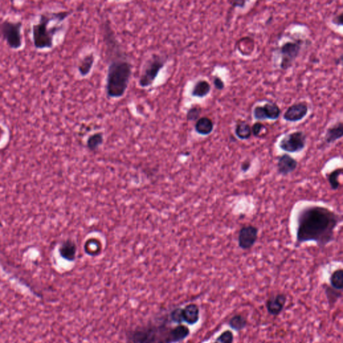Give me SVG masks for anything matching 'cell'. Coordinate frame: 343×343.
Returning <instances> with one entry per match:
<instances>
[{"label":"cell","instance_id":"obj_3","mask_svg":"<svg viewBox=\"0 0 343 343\" xmlns=\"http://www.w3.org/2000/svg\"><path fill=\"white\" fill-rule=\"evenodd\" d=\"M72 11L45 12L41 14L39 22L32 26V41L38 50L51 49L54 38L62 28L60 23L65 20Z\"/></svg>","mask_w":343,"mask_h":343},{"label":"cell","instance_id":"obj_32","mask_svg":"<svg viewBox=\"0 0 343 343\" xmlns=\"http://www.w3.org/2000/svg\"><path fill=\"white\" fill-rule=\"evenodd\" d=\"M246 1H234L232 2V6L234 8H244L245 5H246Z\"/></svg>","mask_w":343,"mask_h":343},{"label":"cell","instance_id":"obj_15","mask_svg":"<svg viewBox=\"0 0 343 343\" xmlns=\"http://www.w3.org/2000/svg\"><path fill=\"white\" fill-rule=\"evenodd\" d=\"M343 136V124L341 121L328 127L325 135L326 144H331L340 140Z\"/></svg>","mask_w":343,"mask_h":343},{"label":"cell","instance_id":"obj_22","mask_svg":"<svg viewBox=\"0 0 343 343\" xmlns=\"http://www.w3.org/2000/svg\"><path fill=\"white\" fill-rule=\"evenodd\" d=\"M229 327L235 331L240 332L244 330L248 326V321L246 317L242 315L238 314V315H234L231 319L229 320L228 323Z\"/></svg>","mask_w":343,"mask_h":343},{"label":"cell","instance_id":"obj_10","mask_svg":"<svg viewBox=\"0 0 343 343\" xmlns=\"http://www.w3.org/2000/svg\"><path fill=\"white\" fill-rule=\"evenodd\" d=\"M258 228L253 225L244 226L238 235V244L243 250H249L256 244L258 239Z\"/></svg>","mask_w":343,"mask_h":343},{"label":"cell","instance_id":"obj_30","mask_svg":"<svg viewBox=\"0 0 343 343\" xmlns=\"http://www.w3.org/2000/svg\"><path fill=\"white\" fill-rule=\"evenodd\" d=\"M251 166H252V163H251L250 160H245L244 162L242 163L241 165V171L243 173H246L249 170H250Z\"/></svg>","mask_w":343,"mask_h":343},{"label":"cell","instance_id":"obj_18","mask_svg":"<svg viewBox=\"0 0 343 343\" xmlns=\"http://www.w3.org/2000/svg\"><path fill=\"white\" fill-rule=\"evenodd\" d=\"M211 90V86L205 80H199L194 85L192 90V97L203 98L208 95Z\"/></svg>","mask_w":343,"mask_h":343},{"label":"cell","instance_id":"obj_13","mask_svg":"<svg viewBox=\"0 0 343 343\" xmlns=\"http://www.w3.org/2000/svg\"><path fill=\"white\" fill-rule=\"evenodd\" d=\"M286 302H287V296L283 293H280L267 299L265 302V308L269 315L273 317H278L283 311Z\"/></svg>","mask_w":343,"mask_h":343},{"label":"cell","instance_id":"obj_31","mask_svg":"<svg viewBox=\"0 0 343 343\" xmlns=\"http://www.w3.org/2000/svg\"><path fill=\"white\" fill-rule=\"evenodd\" d=\"M342 15H343L342 13H340V14H338V15L336 16L335 17H334L332 20V24L336 25V26H342Z\"/></svg>","mask_w":343,"mask_h":343},{"label":"cell","instance_id":"obj_20","mask_svg":"<svg viewBox=\"0 0 343 343\" xmlns=\"http://www.w3.org/2000/svg\"><path fill=\"white\" fill-rule=\"evenodd\" d=\"M235 132L239 139L248 140L252 136V127L246 121H242L236 125Z\"/></svg>","mask_w":343,"mask_h":343},{"label":"cell","instance_id":"obj_4","mask_svg":"<svg viewBox=\"0 0 343 343\" xmlns=\"http://www.w3.org/2000/svg\"><path fill=\"white\" fill-rule=\"evenodd\" d=\"M131 73V64L126 59L118 58L110 62L106 79V93L109 97L117 99L124 95Z\"/></svg>","mask_w":343,"mask_h":343},{"label":"cell","instance_id":"obj_21","mask_svg":"<svg viewBox=\"0 0 343 343\" xmlns=\"http://www.w3.org/2000/svg\"><path fill=\"white\" fill-rule=\"evenodd\" d=\"M343 173L342 168H336L333 171L326 175V179L332 190H337L339 189L341 183H340V177H341Z\"/></svg>","mask_w":343,"mask_h":343},{"label":"cell","instance_id":"obj_25","mask_svg":"<svg viewBox=\"0 0 343 343\" xmlns=\"http://www.w3.org/2000/svg\"><path fill=\"white\" fill-rule=\"evenodd\" d=\"M325 293L330 305L335 304L338 299L342 297V291L334 290L331 286L330 287V286H326Z\"/></svg>","mask_w":343,"mask_h":343},{"label":"cell","instance_id":"obj_23","mask_svg":"<svg viewBox=\"0 0 343 343\" xmlns=\"http://www.w3.org/2000/svg\"><path fill=\"white\" fill-rule=\"evenodd\" d=\"M330 286L338 291L343 290V269H338L332 273L330 277Z\"/></svg>","mask_w":343,"mask_h":343},{"label":"cell","instance_id":"obj_14","mask_svg":"<svg viewBox=\"0 0 343 343\" xmlns=\"http://www.w3.org/2000/svg\"><path fill=\"white\" fill-rule=\"evenodd\" d=\"M298 161L288 154H284L278 158L277 172L280 175L286 176L294 173L298 167Z\"/></svg>","mask_w":343,"mask_h":343},{"label":"cell","instance_id":"obj_29","mask_svg":"<svg viewBox=\"0 0 343 343\" xmlns=\"http://www.w3.org/2000/svg\"><path fill=\"white\" fill-rule=\"evenodd\" d=\"M213 84H214L215 87L217 90H219V91H221V90L224 89V88H225V83H224L222 79L217 76L215 77L214 80H213Z\"/></svg>","mask_w":343,"mask_h":343},{"label":"cell","instance_id":"obj_6","mask_svg":"<svg viewBox=\"0 0 343 343\" xmlns=\"http://www.w3.org/2000/svg\"><path fill=\"white\" fill-rule=\"evenodd\" d=\"M166 61V59L163 56L154 54L144 66L139 81L140 87L146 88L153 84L161 69L164 67Z\"/></svg>","mask_w":343,"mask_h":343},{"label":"cell","instance_id":"obj_26","mask_svg":"<svg viewBox=\"0 0 343 343\" xmlns=\"http://www.w3.org/2000/svg\"><path fill=\"white\" fill-rule=\"evenodd\" d=\"M233 332L230 330L223 331L213 343H233Z\"/></svg>","mask_w":343,"mask_h":343},{"label":"cell","instance_id":"obj_24","mask_svg":"<svg viewBox=\"0 0 343 343\" xmlns=\"http://www.w3.org/2000/svg\"><path fill=\"white\" fill-rule=\"evenodd\" d=\"M103 142L104 135L102 134V133H96L88 138L87 147L89 148V150L94 151V150H97L103 144Z\"/></svg>","mask_w":343,"mask_h":343},{"label":"cell","instance_id":"obj_19","mask_svg":"<svg viewBox=\"0 0 343 343\" xmlns=\"http://www.w3.org/2000/svg\"><path fill=\"white\" fill-rule=\"evenodd\" d=\"M94 62H95V56L92 53L87 54L81 60L78 66L79 72L81 76L85 77L89 74L93 68Z\"/></svg>","mask_w":343,"mask_h":343},{"label":"cell","instance_id":"obj_17","mask_svg":"<svg viewBox=\"0 0 343 343\" xmlns=\"http://www.w3.org/2000/svg\"><path fill=\"white\" fill-rule=\"evenodd\" d=\"M60 256L66 260L73 261L76 257L77 246L74 242L70 240L66 241L59 249Z\"/></svg>","mask_w":343,"mask_h":343},{"label":"cell","instance_id":"obj_16","mask_svg":"<svg viewBox=\"0 0 343 343\" xmlns=\"http://www.w3.org/2000/svg\"><path fill=\"white\" fill-rule=\"evenodd\" d=\"M214 129V123L210 118L202 117L198 119L195 124V130L198 134L208 135Z\"/></svg>","mask_w":343,"mask_h":343},{"label":"cell","instance_id":"obj_11","mask_svg":"<svg viewBox=\"0 0 343 343\" xmlns=\"http://www.w3.org/2000/svg\"><path fill=\"white\" fill-rule=\"evenodd\" d=\"M281 113V110L277 104L269 102L263 106L255 107L253 114L257 120H276L279 118Z\"/></svg>","mask_w":343,"mask_h":343},{"label":"cell","instance_id":"obj_7","mask_svg":"<svg viewBox=\"0 0 343 343\" xmlns=\"http://www.w3.org/2000/svg\"><path fill=\"white\" fill-rule=\"evenodd\" d=\"M171 318L175 323L183 325L185 323L193 325L197 323L200 319V309L197 304H189L184 308H177L170 313Z\"/></svg>","mask_w":343,"mask_h":343},{"label":"cell","instance_id":"obj_12","mask_svg":"<svg viewBox=\"0 0 343 343\" xmlns=\"http://www.w3.org/2000/svg\"><path fill=\"white\" fill-rule=\"evenodd\" d=\"M308 110V106L306 101L294 104L286 110L283 116L284 120L290 122H297L307 116Z\"/></svg>","mask_w":343,"mask_h":343},{"label":"cell","instance_id":"obj_2","mask_svg":"<svg viewBox=\"0 0 343 343\" xmlns=\"http://www.w3.org/2000/svg\"><path fill=\"white\" fill-rule=\"evenodd\" d=\"M166 317L159 323L138 326L127 334V343H177L190 335V329L184 325H172Z\"/></svg>","mask_w":343,"mask_h":343},{"label":"cell","instance_id":"obj_8","mask_svg":"<svg viewBox=\"0 0 343 343\" xmlns=\"http://www.w3.org/2000/svg\"><path fill=\"white\" fill-rule=\"evenodd\" d=\"M306 135L302 131H294L285 135L279 143V148L288 153H298L306 148Z\"/></svg>","mask_w":343,"mask_h":343},{"label":"cell","instance_id":"obj_1","mask_svg":"<svg viewBox=\"0 0 343 343\" xmlns=\"http://www.w3.org/2000/svg\"><path fill=\"white\" fill-rule=\"evenodd\" d=\"M342 221L339 215L327 207L308 205L301 209L296 217V247L315 242L325 248L334 240L335 230Z\"/></svg>","mask_w":343,"mask_h":343},{"label":"cell","instance_id":"obj_9","mask_svg":"<svg viewBox=\"0 0 343 343\" xmlns=\"http://www.w3.org/2000/svg\"><path fill=\"white\" fill-rule=\"evenodd\" d=\"M303 42L301 40L296 41L287 42L280 48L282 60L280 68L287 70L292 65L293 62L298 57L301 51Z\"/></svg>","mask_w":343,"mask_h":343},{"label":"cell","instance_id":"obj_5","mask_svg":"<svg viewBox=\"0 0 343 343\" xmlns=\"http://www.w3.org/2000/svg\"><path fill=\"white\" fill-rule=\"evenodd\" d=\"M22 23L5 20L0 22V36L11 49L18 50L22 47Z\"/></svg>","mask_w":343,"mask_h":343},{"label":"cell","instance_id":"obj_27","mask_svg":"<svg viewBox=\"0 0 343 343\" xmlns=\"http://www.w3.org/2000/svg\"><path fill=\"white\" fill-rule=\"evenodd\" d=\"M202 109L199 106H194L187 112V119L188 121H196L201 114Z\"/></svg>","mask_w":343,"mask_h":343},{"label":"cell","instance_id":"obj_28","mask_svg":"<svg viewBox=\"0 0 343 343\" xmlns=\"http://www.w3.org/2000/svg\"><path fill=\"white\" fill-rule=\"evenodd\" d=\"M263 128H265L264 125L261 122H259V121H257V122L255 123L253 125L252 127V134L254 135L255 137L259 136Z\"/></svg>","mask_w":343,"mask_h":343}]
</instances>
